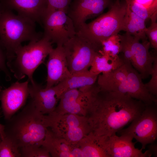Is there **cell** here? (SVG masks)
<instances>
[{"label": "cell", "instance_id": "cell-1", "mask_svg": "<svg viewBox=\"0 0 157 157\" xmlns=\"http://www.w3.org/2000/svg\"><path fill=\"white\" fill-rule=\"evenodd\" d=\"M145 105L129 95L101 91L87 116L91 131L98 136H110L140 115Z\"/></svg>", "mask_w": 157, "mask_h": 157}, {"label": "cell", "instance_id": "cell-2", "mask_svg": "<svg viewBox=\"0 0 157 157\" xmlns=\"http://www.w3.org/2000/svg\"><path fill=\"white\" fill-rule=\"evenodd\" d=\"M41 114L29 101L18 114L6 120L5 136L10 139L19 148L42 146L47 128Z\"/></svg>", "mask_w": 157, "mask_h": 157}, {"label": "cell", "instance_id": "cell-3", "mask_svg": "<svg viewBox=\"0 0 157 157\" xmlns=\"http://www.w3.org/2000/svg\"><path fill=\"white\" fill-rule=\"evenodd\" d=\"M0 12V42L9 62L15 57V51L22 43L39 40L43 33L36 31L35 22L29 19L10 10Z\"/></svg>", "mask_w": 157, "mask_h": 157}, {"label": "cell", "instance_id": "cell-4", "mask_svg": "<svg viewBox=\"0 0 157 157\" xmlns=\"http://www.w3.org/2000/svg\"><path fill=\"white\" fill-rule=\"evenodd\" d=\"M127 6L125 0H114L107 12L90 22L85 23L76 33L101 48L103 41L123 31Z\"/></svg>", "mask_w": 157, "mask_h": 157}, {"label": "cell", "instance_id": "cell-5", "mask_svg": "<svg viewBox=\"0 0 157 157\" xmlns=\"http://www.w3.org/2000/svg\"><path fill=\"white\" fill-rule=\"evenodd\" d=\"M52 44L43 36L39 40L30 41L27 45H21L16 49L13 59L6 62L8 69L16 79L19 80L27 76L31 84H34L33 73L53 49Z\"/></svg>", "mask_w": 157, "mask_h": 157}, {"label": "cell", "instance_id": "cell-6", "mask_svg": "<svg viewBox=\"0 0 157 157\" xmlns=\"http://www.w3.org/2000/svg\"><path fill=\"white\" fill-rule=\"evenodd\" d=\"M44 124L56 136L74 144L91 131L87 116L54 111L43 115Z\"/></svg>", "mask_w": 157, "mask_h": 157}, {"label": "cell", "instance_id": "cell-7", "mask_svg": "<svg viewBox=\"0 0 157 157\" xmlns=\"http://www.w3.org/2000/svg\"><path fill=\"white\" fill-rule=\"evenodd\" d=\"M71 74L88 70L101 48L76 33L63 45Z\"/></svg>", "mask_w": 157, "mask_h": 157}, {"label": "cell", "instance_id": "cell-8", "mask_svg": "<svg viewBox=\"0 0 157 157\" xmlns=\"http://www.w3.org/2000/svg\"><path fill=\"white\" fill-rule=\"evenodd\" d=\"M100 89L97 84L67 90L60 96L59 103L53 111L87 116Z\"/></svg>", "mask_w": 157, "mask_h": 157}, {"label": "cell", "instance_id": "cell-9", "mask_svg": "<svg viewBox=\"0 0 157 157\" xmlns=\"http://www.w3.org/2000/svg\"><path fill=\"white\" fill-rule=\"evenodd\" d=\"M156 104L146 106L141 114L134 119L127 128L117 132L121 135L135 138L144 149L148 144L153 143L157 137V110Z\"/></svg>", "mask_w": 157, "mask_h": 157}, {"label": "cell", "instance_id": "cell-10", "mask_svg": "<svg viewBox=\"0 0 157 157\" xmlns=\"http://www.w3.org/2000/svg\"><path fill=\"white\" fill-rule=\"evenodd\" d=\"M43 36L52 43L63 45L76 34L72 19L63 10L47 11L42 20Z\"/></svg>", "mask_w": 157, "mask_h": 157}, {"label": "cell", "instance_id": "cell-11", "mask_svg": "<svg viewBox=\"0 0 157 157\" xmlns=\"http://www.w3.org/2000/svg\"><path fill=\"white\" fill-rule=\"evenodd\" d=\"M95 135L98 144L108 157H150L152 155L147 150L144 153L142 149L136 148L133 138L126 135L118 136Z\"/></svg>", "mask_w": 157, "mask_h": 157}, {"label": "cell", "instance_id": "cell-12", "mask_svg": "<svg viewBox=\"0 0 157 157\" xmlns=\"http://www.w3.org/2000/svg\"><path fill=\"white\" fill-rule=\"evenodd\" d=\"M114 0H74L67 13L72 20L76 31L86 21L102 14Z\"/></svg>", "mask_w": 157, "mask_h": 157}, {"label": "cell", "instance_id": "cell-13", "mask_svg": "<svg viewBox=\"0 0 157 157\" xmlns=\"http://www.w3.org/2000/svg\"><path fill=\"white\" fill-rule=\"evenodd\" d=\"M28 81H17L0 91V100L5 119H10L24 104L29 95Z\"/></svg>", "mask_w": 157, "mask_h": 157}, {"label": "cell", "instance_id": "cell-14", "mask_svg": "<svg viewBox=\"0 0 157 157\" xmlns=\"http://www.w3.org/2000/svg\"><path fill=\"white\" fill-rule=\"evenodd\" d=\"M47 0H0V12L15 10L17 14L42 25V20L47 9Z\"/></svg>", "mask_w": 157, "mask_h": 157}, {"label": "cell", "instance_id": "cell-15", "mask_svg": "<svg viewBox=\"0 0 157 157\" xmlns=\"http://www.w3.org/2000/svg\"><path fill=\"white\" fill-rule=\"evenodd\" d=\"M46 66L47 78L46 88L56 85L71 75L63 46L57 45L50 52Z\"/></svg>", "mask_w": 157, "mask_h": 157}, {"label": "cell", "instance_id": "cell-16", "mask_svg": "<svg viewBox=\"0 0 157 157\" xmlns=\"http://www.w3.org/2000/svg\"><path fill=\"white\" fill-rule=\"evenodd\" d=\"M140 40L133 36L131 49L132 58L131 64L139 72L142 79H144L151 75L153 64L156 56L149 52L150 44L147 40L140 42Z\"/></svg>", "mask_w": 157, "mask_h": 157}, {"label": "cell", "instance_id": "cell-17", "mask_svg": "<svg viewBox=\"0 0 157 157\" xmlns=\"http://www.w3.org/2000/svg\"><path fill=\"white\" fill-rule=\"evenodd\" d=\"M28 92L30 101L42 115L48 114L55 110L59 99L54 86L44 88L35 82L29 85Z\"/></svg>", "mask_w": 157, "mask_h": 157}, {"label": "cell", "instance_id": "cell-18", "mask_svg": "<svg viewBox=\"0 0 157 157\" xmlns=\"http://www.w3.org/2000/svg\"><path fill=\"white\" fill-rule=\"evenodd\" d=\"M53 157H82L78 144L71 143L56 136L47 128L42 145Z\"/></svg>", "mask_w": 157, "mask_h": 157}, {"label": "cell", "instance_id": "cell-19", "mask_svg": "<svg viewBox=\"0 0 157 157\" xmlns=\"http://www.w3.org/2000/svg\"><path fill=\"white\" fill-rule=\"evenodd\" d=\"M127 69V95L142 102L146 106L156 104V97L147 90L139 73L131 64H125Z\"/></svg>", "mask_w": 157, "mask_h": 157}, {"label": "cell", "instance_id": "cell-20", "mask_svg": "<svg viewBox=\"0 0 157 157\" xmlns=\"http://www.w3.org/2000/svg\"><path fill=\"white\" fill-rule=\"evenodd\" d=\"M127 68L124 63L113 70L98 75L97 84L101 91L127 94Z\"/></svg>", "mask_w": 157, "mask_h": 157}, {"label": "cell", "instance_id": "cell-21", "mask_svg": "<svg viewBox=\"0 0 157 157\" xmlns=\"http://www.w3.org/2000/svg\"><path fill=\"white\" fill-rule=\"evenodd\" d=\"M98 76L92 74L89 70L71 74L69 76L54 85L58 98L59 99L62 94L67 90L94 85Z\"/></svg>", "mask_w": 157, "mask_h": 157}, {"label": "cell", "instance_id": "cell-22", "mask_svg": "<svg viewBox=\"0 0 157 157\" xmlns=\"http://www.w3.org/2000/svg\"><path fill=\"white\" fill-rule=\"evenodd\" d=\"M145 22V20L132 12L127 5L123 31L140 40H147Z\"/></svg>", "mask_w": 157, "mask_h": 157}, {"label": "cell", "instance_id": "cell-23", "mask_svg": "<svg viewBox=\"0 0 157 157\" xmlns=\"http://www.w3.org/2000/svg\"><path fill=\"white\" fill-rule=\"evenodd\" d=\"M124 63L122 58L119 56L114 58L99 52L95 56L89 71L92 74L98 75L113 70Z\"/></svg>", "mask_w": 157, "mask_h": 157}, {"label": "cell", "instance_id": "cell-24", "mask_svg": "<svg viewBox=\"0 0 157 157\" xmlns=\"http://www.w3.org/2000/svg\"><path fill=\"white\" fill-rule=\"evenodd\" d=\"M83 157H108L98 144L95 135L90 132L78 143Z\"/></svg>", "mask_w": 157, "mask_h": 157}, {"label": "cell", "instance_id": "cell-25", "mask_svg": "<svg viewBox=\"0 0 157 157\" xmlns=\"http://www.w3.org/2000/svg\"><path fill=\"white\" fill-rule=\"evenodd\" d=\"M131 10L145 21L150 19L157 12V0L150 6L146 7L138 3L134 0H125Z\"/></svg>", "mask_w": 157, "mask_h": 157}, {"label": "cell", "instance_id": "cell-26", "mask_svg": "<svg viewBox=\"0 0 157 157\" xmlns=\"http://www.w3.org/2000/svg\"><path fill=\"white\" fill-rule=\"evenodd\" d=\"M101 49L99 52L113 58L118 57L120 52V40L118 34L112 36L101 43Z\"/></svg>", "mask_w": 157, "mask_h": 157}, {"label": "cell", "instance_id": "cell-27", "mask_svg": "<svg viewBox=\"0 0 157 157\" xmlns=\"http://www.w3.org/2000/svg\"><path fill=\"white\" fill-rule=\"evenodd\" d=\"M21 157L19 148L9 138L5 136L0 144V157Z\"/></svg>", "mask_w": 157, "mask_h": 157}, {"label": "cell", "instance_id": "cell-28", "mask_svg": "<svg viewBox=\"0 0 157 157\" xmlns=\"http://www.w3.org/2000/svg\"><path fill=\"white\" fill-rule=\"evenodd\" d=\"M120 40L121 50L123 54L122 58L124 63L131 64L132 58L131 49L133 36L126 33L122 35L118 34Z\"/></svg>", "mask_w": 157, "mask_h": 157}, {"label": "cell", "instance_id": "cell-29", "mask_svg": "<svg viewBox=\"0 0 157 157\" xmlns=\"http://www.w3.org/2000/svg\"><path fill=\"white\" fill-rule=\"evenodd\" d=\"M21 157H50L51 155L48 151L42 146H31L20 149Z\"/></svg>", "mask_w": 157, "mask_h": 157}, {"label": "cell", "instance_id": "cell-30", "mask_svg": "<svg viewBox=\"0 0 157 157\" xmlns=\"http://www.w3.org/2000/svg\"><path fill=\"white\" fill-rule=\"evenodd\" d=\"M157 12L151 16L150 18V25L149 27L146 28L145 32L146 35L149 39L150 46L156 51L157 49Z\"/></svg>", "mask_w": 157, "mask_h": 157}, {"label": "cell", "instance_id": "cell-31", "mask_svg": "<svg viewBox=\"0 0 157 157\" xmlns=\"http://www.w3.org/2000/svg\"><path fill=\"white\" fill-rule=\"evenodd\" d=\"M151 75V79L144 85L148 91L156 97L157 94V58L156 56L153 63Z\"/></svg>", "mask_w": 157, "mask_h": 157}, {"label": "cell", "instance_id": "cell-32", "mask_svg": "<svg viewBox=\"0 0 157 157\" xmlns=\"http://www.w3.org/2000/svg\"><path fill=\"white\" fill-rule=\"evenodd\" d=\"M71 0H47V11L60 10L67 13Z\"/></svg>", "mask_w": 157, "mask_h": 157}, {"label": "cell", "instance_id": "cell-33", "mask_svg": "<svg viewBox=\"0 0 157 157\" xmlns=\"http://www.w3.org/2000/svg\"><path fill=\"white\" fill-rule=\"evenodd\" d=\"M7 57L5 50L0 42V69L5 74L7 80L11 79V74L7 65Z\"/></svg>", "mask_w": 157, "mask_h": 157}, {"label": "cell", "instance_id": "cell-34", "mask_svg": "<svg viewBox=\"0 0 157 157\" xmlns=\"http://www.w3.org/2000/svg\"><path fill=\"white\" fill-rule=\"evenodd\" d=\"M151 143L148 147V150L150 153L155 157L157 156V146L156 144Z\"/></svg>", "mask_w": 157, "mask_h": 157}, {"label": "cell", "instance_id": "cell-35", "mask_svg": "<svg viewBox=\"0 0 157 157\" xmlns=\"http://www.w3.org/2000/svg\"><path fill=\"white\" fill-rule=\"evenodd\" d=\"M138 3L147 7L151 5L155 0H134Z\"/></svg>", "mask_w": 157, "mask_h": 157}, {"label": "cell", "instance_id": "cell-36", "mask_svg": "<svg viewBox=\"0 0 157 157\" xmlns=\"http://www.w3.org/2000/svg\"><path fill=\"white\" fill-rule=\"evenodd\" d=\"M0 136L1 140L5 137L4 133V125L0 123Z\"/></svg>", "mask_w": 157, "mask_h": 157}, {"label": "cell", "instance_id": "cell-37", "mask_svg": "<svg viewBox=\"0 0 157 157\" xmlns=\"http://www.w3.org/2000/svg\"><path fill=\"white\" fill-rule=\"evenodd\" d=\"M1 139L0 136V144L1 142Z\"/></svg>", "mask_w": 157, "mask_h": 157}, {"label": "cell", "instance_id": "cell-38", "mask_svg": "<svg viewBox=\"0 0 157 157\" xmlns=\"http://www.w3.org/2000/svg\"><path fill=\"white\" fill-rule=\"evenodd\" d=\"M0 14H1V12H0Z\"/></svg>", "mask_w": 157, "mask_h": 157}, {"label": "cell", "instance_id": "cell-39", "mask_svg": "<svg viewBox=\"0 0 157 157\" xmlns=\"http://www.w3.org/2000/svg\"><path fill=\"white\" fill-rule=\"evenodd\" d=\"M1 90L0 89V91Z\"/></svg>", "mask_w": 157, "mask_h": 157}]
</instances>
